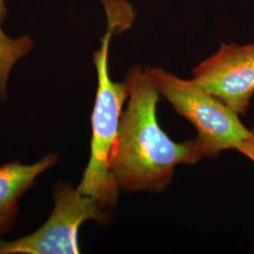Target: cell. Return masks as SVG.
I'll use <instances>...</instances> for the list:
<instances>
[{"label": "cell", "instance_id": "277c9868", "mask_svg": "<svg viewBox=\"0 0 254 254\" xmlns=\"http://www.w3.org/2000/svg\"><path fill=\"white\" fill-rule=\"evenodd\" d=\"M55 205L46 223L31 235L13 241L0 240V254H79L78 231L88 220L105 223L108 213L91 197L68 184L53 191Z\"/></svg>", "mask_w": 254, "mask_h": 254}, {"label": "cell", "instance_id": "7a4b0ae2", "mask_svg": "<svg viewBox=\"0 0 254 254\" xmlns=\"http://www.w3.org/2000/svg\"><path fill=\"white\" fill-rule=\"evenodd\" d=\"M108 27L100 47L93 54L97 74V90L91 114V155L77 189L95 200L102 208L114 206L119 187L112 172V158L118 140L123 108L128 98L126 82L113 81L109 74L111 38L128 29L132 19L123 7L110 4L105 8Z\"/></svg>", "mask_w": 254, "mask_h": 254}, {"label": "cell", "instance_id": "6da1fadb", "mask_svg": "<svg viewBox=\"0 0 254 254\" xmlns=\"http://www.w3.org/2000/svg\"><path fill=\"white\" fill-rule=\"evenodd\" d=\"M127 106L122 114L112 172L127 192H159L172 181L180 164H195L203 157L195 139L175 142L156 119L159 93L151 68L136 65L126 78Z\"/></svg>", "mask_w": 254, "mask_h": 254}, {"label": "cell", "instance_id": "8992f818", "mask_svg": "<svg viewBox=\"0 0 254 254\" xmlns=\"http://www.w3.org/2000/svg\"><path fill=\"white\" fill-rule=\"evenodd\" d=\"M57 161V154H48L31 165L12 161L0 167V236L12 227L18 213L19 199L35 184L40 174Z\"/></svg>", "mask_w": 254, "mask_h": 254}, {"label": "cell", "instance_id": "9c48e42d", "mask_svg": "<svg viewBox=\"0 0 254 254\" xmlns=\"http://www.w3.org/2000/svg\"><path fill=\"white\" fill-rule=\"evenodd\" d=\"M0 10L8 13L7 9H6V0H0Z\"/></svg>", "mask_w": 254, "mask_h": 254}, {"label": "cell", "instance_id": "52a82bcc", "mask_svg": "<svg viewBox=\"0 0 254 254\" xmlns=\"http://www.w3.org/2000/svg\"><path fill=\"white\" fill-rule=\"evenodd\" d=\"M7 17V13L0 10V100L5 99L9 73L13 66L21 58L26 57L32 49L33 41L27 35L11 38L8 36L2 25Z\"/></svg>", "mask_w": 254, "mask_h": 254}, {"label": "cell", "instance_id": "3957f363", "mask_svg": "<svg viewBox=\"0 0 254 254\" xmlns=\"http://www.w3.org/2000/svg\"><path fill=\"white\" fill-rule=\"evenodd\" d=\"M151 75L159 95L197 130L195 141L203 156L212 158L226 150L238 151L253 136V129L242 124L236 111L195 79H182L162 68H151Z\"/></svg>", "mask_w": 254, "mask_h": 254}, {"label": "cell", "instance_id": "ba28073f", "mask_svg": "<svg viewBox=\"0 0 254 254\" xmlns=\"http://www.w3.org/2000/svg\"><path fill=\"white\" fill-rule=\"evenodd\" d=\"M253 136L238 149V152L244 154L254 163V128H253Z\"/></svg>", "mask_w": 254, "mask_h": 254}, {"label": "cell", "instance_id": "5b68a950", "mask_svg": "<svg viewBox=\"0 0 254 254\" xmlns=\"http://www.w3.org/2000/svg\"><path fill=\"white\" fill-rule=\"evenodd\" d=\"M193 79L206 91L245 116L254 95V43H221L218 51L198 64Z\"/></svg>", "mask_w": 254, "mask_h": 254}]
</instances>
